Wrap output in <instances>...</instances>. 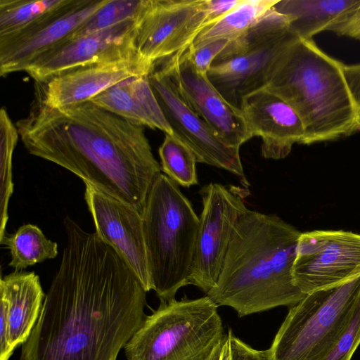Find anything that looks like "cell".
Segmentation results:
<instances>
[{"label": "cell", "instance_id": "cell-1", "mask_svg": "<svg viewBox=\"0 0 360 360\" xmlns=\"http://www.w3.org/2000/svg\"><path fill=\"white\" fill-rule=\"evenodd\" d=\"M66 243L20 360H117L146 317V291L96 233L69 217Z\"/></svg>", "mask_w": 360, "mask_h": 360}, {"label": "cell", "instance_id": "cell-2", "mask_svg": "<svg viewBox=\"0 0 360 360\" xmlns=\"http://www.w3.org/2000/svg\"><path fill=\"white\" fill-rule=\"evenodd\" d=\"M15 125L29 153L69 170L142 214L161 174L143 126L91 101L56 108L36 95L28 115Z\"/></svg>", "mask_w": 360, "mask_h": 360}, {"label": "cell", "instance_id": "cell-3", "mask_svg": "<svg viewBox=\"0 0 360 360\" xmlns=\"http://www.w3.org/2000/svg\"><path fill=\"white\" fill-rule=\"evenodd\" d=\"M301 232L276 214L248 210L238 221L215 285L207 294L239 317L293 306L306 295L292 266Z\"/></svg>", "mask_w": 360, "mask_h": 360}, {"label": "cell", "instance_id": "cell-4", "mask_svg": "<svg viewBox=\"0 0 360 360\" xmlns=\"http://www.w3.org/2000/svg\"><path fill=\"white\" fill-rule=\"evenodd\" d=\"M264 88L288 103L303 124L302 144L360 132V63L345 64L297 36L269 70Z\"/></svg>", "mask_w": 360, "mask_h": 360}, {"label": "cell", "instance_id": "cell-5", "mask_svg": "<svg viewBox=\"0 0 360 360\" xmlns=\"http://www.w3.org/2000/svg\"><path fill=\"white\" fill-rule=\"evenodd\" d=\"M142 219L151 290L160 302L171 301L189 285L199 217L179 185L161 173Z\"/></svg>", "mask_w": 360, "mask_h": 360}, {"label": "cell", "instance_id": "cell-6", "mask_svg": "<svg viewBox=\"0 0 360 360\" xmlns=\"http://www.w3.org/2000/svg\"><path fill=\"white\" fill-rule=\"evenodd\" d=\"M218 305L207 295L160 302L124 347L127 360H207L224 338Z\"/></svg>", "mask_w": 360, "mask_h": 360}, {"label": "cell", "instance_id": "cell-7", "mask_svg": "<svg viewBox=\"0 0 360 360\" xmlns=\"http://www.w3.org/2000/svg\"><path fill=\"white\" fill-rule=\"evenodd\" d=\"M360 302V276L307 294L292 306L269 347L273 360H325Z\"/></svg>", "mask_w": 360, "mask_h": 360}, {"label": "cell", "instance_id": "cell-8", "mask_svg": "<svg viewBox=\"0 0 360 360\" xmlns=\"http://www.w3.org/2000/svg\"><path fill=\"white\" fill-rule=\"evenodd\" d=\"M296 37L286 17L272 8L245 34L229 41L207 77L229 102L239 108L245 95L264 86L274 63Z\"/></svg>", "mask_w": 360, "mask_h": 360}, {"label": "cell", "instance_id": "cell-9", "mask_svg": "<svg viewBox=\"0 0 360 360\" xmlns=\"http://www.w3.org/2000/svg\"><path fill=\"white\" fill-rule=\"evenodd\" d=\"M202 210L189 276V285L206 295L215 285L236 226L248 210V189L210 183L200 191Z\"/></svg>", "mask_w": 360, "mask_h": 360}, {"label": "cell", "instance_id": "cell-10", "mask_svg": "<svg viewBox=\"0 0 360 360\" xmlns=\"http://www.w3.org/2000/svg\"><path fill=\"white\" fill-rule=\"evenodd\" d=\"M206 0H144L134 46L151 67L187 49L207 27Z\"/></svg>", "mask_w": 360, "mask_h": 360}, {"label": "cell", "instance_id": "cell-11", "mask_svg": "<svg viewBox=\"0 0 360 360\" xmlns=\"http://www.w3.org/2000/svg\"><path fill=\"white\" fill-rule=\"evenodd\" d=\"M148 79L173 134L191 149L197 162L232 173L243 188L248 189L250 184L244 172L239 149L226 145L191 108L163 67L155 64Z\"/></svg>", "mask_w": 360, "mask_h": 360}, {"label": "cell", "instance_id": "cell-12", "mask_svg": "<svg viewBox=\"0 0 360 360\" xmlns=\"http://www.w3.org/2000/svg\"><path fill=\"white\" fill-rule=\"evenodd\" d=\"M360 276V234L343 230L301 233L292 266L295 285L305 295Z\"/></svg>", "mask_w": 360, "mask_h": 360}, {"label": "cell", "instance_id": "cell-13", "mask_svg": "<svg viewBox=\"0 0 360 360\" xmlns=\"http://www.w3.org/2000/svg\"><path fill=\"white\" fill-rule=\"evenodd\" d=\"M156 63L167 71L187 103L226 145L240 149L252 139L240 108L222 96L207 74L195 69L187 49Z\"/></svg>", "mask_w": 360, "mask_h": 360}, {"label": "cell", "instance_id": "cell-14", "mask_svg": "<svg viewBox=\"0 0 360 360\" xmlns=\"http://www.w3.org/2000/svg\"><path fill=\"white\" fill-rule=\"evenodd\" d=\"M136 20L65 40L38 57L25 72L35 82H44L78 67L138 56L134 46Z\"/></svg>", "mask_w": 360, "mask_h": 360}, {"label": "cell", "instance_id": "cell-15", "mask_svg": "<svg viewBox=\"0 0 360 360\" xmlns=\"http://www.w3.org/2000/svg\"><path fill=\"white\" fill-rule=\"evenodd\" d=\"M107 0H65L32 27L0 39V75L25 71L38 57L66 40Z\"/></svg>", "mask_w": 360, "mask_h": 360}, {"label": "cell", "instance_id": "cell-16", "mask_svg": "<svg viewBox=\"0 0 360 360\" xmlns=\"http://www.w3.org/2000/svg\"><path fill=\"white\" fill-rule=\"evenodd\" d=\"M85 185V200L96 235L122 259L146 291L151 290L141 213L134 207Z\"/></svg>", "mask_w": 360, "mask_h": 360}, {"label": "cell", "instance_id": "cell-17", "mask_svg": "<svg viewBox=\"0 0 360 360\" xmlns=\"http://www.w3.org/2000/svg\"><path fill=\"white\" fill-rule=\"evenodd\" d=\"M152 69L139 56L81 66L35 82V95L51 108L75 105L89 101L127 78L149 75Z\"/></svg>", "mask_w": 360, "mask_h": 360}, {"label": "cell", "instance_id": "cell-18", "mask_svg": "<svg viewBox=\"0 0 360 360\" xmlns=\"http://www.w3.org/2000/svg\"><path fill=\"white\" fill-rule=\"evenodd\" d=\"M239 108L252 138H261L265 159H283L294 144H302L304 129L300 117L288 103L266 88L245 95Z\"/></svg>", "mask_w": 360, "mask_h": 360}, {"label": "cell", "instance_id": "cell-19", "mask_svg": "<svg viewBox=\"0 0 360 360\" xmlns=\"http://www.w3.org/2000/svg\"><path fill=\"white\" fill-rule=\"evenodd\" d=\"M89 101L135 124L173 134L149 82L148 75L127 78Z\"/></svg>", "mask_w": 360, "mask_h": 360}, {"label": "cell", "instance_id": "cell-20", "mask_svg": "<svg viewBox=\"0 0 360 360\" xmlns=\"http://www.w3.org/2000/svg\"><path fill=\"white\" fill-rule=\"evenodd\" d=\"M0 295L8 306L9 345L12 352L29 338L44 300L39 276L34 271H14L0 280Z\"/></svg>", "mask_w": 360, "mask_h": 360}, {"label": "cell", "instance_id": "cell-21", "mask_svg": "<svg viewBox=\"0 0 360 360\" xmlns=\"http://www.w3.org/2000/svg\"><path fill=\"white\" fill-rule=\"evenodd\" d=\"M360 0H281L273 8L286 17L290 30L311 39L323 31L334 32Z\"/></svg>", "mask_w": 360, "mask_h": 360}, {"label": "cell", "instance_id": "cell-22", "mask_svg": "<svg viewBox=\"0 0 360 360\" xmlns=\"http://www.w3.org/2000/svg\"><path fill=\"white\" fill-rule=\"evenodd\" d=\"M278 2L276 0H243L234 9L216 22L205 27L193 46L218 39L233 40L256 25Z\"/></svg>", "mask_w": 360, "mask_h": 360}, {"label": "cell", "instance_id": "cell-23", "mask_svg": "<svg viewBox=\"0 0 360 360\" xmlns=\"http://www.w3.org/2000/svg\"><path fill=\"white\" fill-rule=\"evenodd\" d=\"M0 243L8 250V264L15 271L41 263L58 255V245L48 239L41 230L33 224L21 226L15 233L5 234Z\"/></svg>", "mask_w": 360, "mask_h": 360}, {"label": "cell", "instance_id": "cell-24", "mask_svg": "<svg viewBox=\"0 0 360 360\" xmlns=\"http://www.w3.org/2000/svg\"><path fill=\"white\" fill-rule=\"evenodd\" d=\"M65 0H0V39L17 35L39 22Z\"/></svg>", "mask_w": 360, "mask_h": 360}, {"label": "cell", "instance_id": "cell-25", "mask_svg": "<svg viewBox=\"0 0 360 360\" xmlns=\"http://www.w3.org/2000/svg\"><path fill=\"white\" fill-rule=\"evenodd\" d=\"M158 153L161 170L170 179L185 188L198 184L195 156L174 134H165Z\"/></svg>", "mask_w": 360, "mask_h": 360}, {"label": "cell", "instance_id": "cell-26", "mask_svg": "<svg viewBox=\"0 0 360 360\" xmlns=\"http://www.w3.org/2000/svg\"><path fill=\"white\" fill-rule=\"evenodd\" d=\"M19 134L15 124L13 123L6 109L0 110L1 140V232L0 238L5 235L8 220V205L13 193L12 156Z\"/></svg>", "mask_w": 360, "mask_h": 360}, {"label": "cell", "instance_id": "cell-27", "mask_svg": "<svg viewBox=\"0 0 360 360\" xmlns=\"http://www.w3.org/2000/svg\"><path fill=\"white\" fill-rule=\"evenodd\" d=\"M143 3L144 0H107L67 39H77L136 18Z\"/></svg>", "mask_w": 360, "mask_h": 360}, {"label": "cell", "instance_id": "cell-28", "mask_svg": "<svg viewBox=\"0 0 360 360\" xmlns=\"http://www.w3.org/2000/svg\"><path fill=\"white\" fill-rule=\"evenodd\" d=\"M360 345V302L344 335L325 360H351Z\"/></svg>", "mask_w": 360, "mask_h": 360}, {"label": "cell", "instance_id": "cell-29", "mask_svg": "<svg viewBox=\"0 0 360 360\" xmlns=\"http://www.w3.org/2000/svg\"><path fill=\"white\" fill-rule=\"evenodd\" d=\"M229 41L226 39H218L197 46L191 44L187 49V52L195 69L202 74H207Z\"/></svg>", "mask_w": 360, "mask_h": 360}, {"label": "cell", "instance_id": "cell-30", "mask_svg": "<svg viewBox=\"0 0 360 360\" xmlns=\"http://www.w3.org/2000/svg\"><path fill=\"white\" fill-rule=\"evenodd\" d=\"M230 360H273L270 349L257 350L237 338L231 329L226 333Z\"/></svg>", "mask_w": 360, "mask_h": 360}, {"label": "cell", "instance_id": "cell-31", "mask_svg": "<svg viewBox=\"0 0 360 360\" xmlns=\"http://www.w3.org/2000/svg\"><path fill=\"white\" fill-rule=\"evenodd\" d=\"M242 1L243 0H206L207 27L222 18Z\"/></svg>", "mask_w": 360, "mask_h": 360}, {"label": "cell", "instance_id": "cell-32", "mask_svg": "<svg viewBox=\"0 0 360 360\" xmlns=\"http://www.w3.org/2000/svg\"><path fill=\"white\" fill-rule=\"evenodd\" d=\"M333 32L338 36L360 40V1Z\"/></svg>", "mask_w": 360, "mask_h": 360}, {"label": "cell", "instance_id": "cell-33", "mask_svg": "<svg viewBox=\"0 0 360 360\" xmlns=\"http://www.w3.org/2000/svg\"><path fill=\"white\" fill-rule=\"evenodd\" d=\"M0 305V360H8L13 352L9 345L8 306L2 298Z\"/></svg>", "mask_w": 360, "mask_h": 360}, {"label": "cell", "instance_id": "cell-34", "mask_svg": "<svg viewBox=\"0 0 360 360\" xmlns=\"http://www.w3.org/2000/svg\"><path fill=\"white\" fill-rule=\"evenodd\" d=\"M207 360H230L229 341L226 333Z\"/></svg>", "mask_w": 360, "mask_h": 360}]
</instances>
